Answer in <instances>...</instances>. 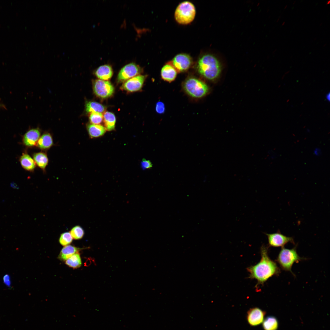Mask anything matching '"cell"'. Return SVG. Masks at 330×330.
<instances>
[{
	"label": "cell",
	"instance_id": "37",
	"mask_svg": "<svg viewBox=\"0 0 330 330\" xmlns=\"http://www.w3.org/2000/svg\"><path fill=\"white\" fill-rule=\"evenodd\" d=\"M285 22H283L282 23V26H284V24H285Z\"/></svg>",
	"mask_w": 330,
	"mask_h": 330
},
{
	"label": "cell",
	"instance_id": "12",
	"mask_svg": "<svg viewBox=\"0 0 330 330\" xmlns=\"http://www.w3.org/2000/svg\"><path fill=\"white\" fill-rule=\"evenodd\" d=\"M41 135V131L38 128L32 129L29 130L24 136L23 139L24 144L28 147H33L35 145Z\"/></svg>",
	"mask_w": 330,
	"mask_h": 330
},
{
	"label": "cell",
	"instance_id": "16",
	"mask_svg": "<svg viewBox=\"0 0 330 330\" xmlns=\"http://www.w3.org/2000/svg\"><path fill=\"white\" fill-rule=\"evenodd\" d=\"M113 72L111 66L105 64L99 67L96 70L95 74L101 80H107L110 79L113 75Z\"/></svg>",
	"mask_w": 330,
	"mask_h": 330
},
{
	"label": "cell",
	"instance_id": "14",
	"mask_svg": "<svg viewBox=\"0 0 330 330\" xmlns=\"http://www.w3.org/2000/svg\"><path fill=\"white\" fill-rule=\"evenodd\" d=\"M53 145V138L49 132L44 133L41 136L37 144V147L43 151L49 149Z\"/></svg>",
	"mask_w": 330,
	"mask_h": 330
},
{
	"label": "cell",
	"instance_id": "23",
	"mask_svg": "<svg viewBox=\"0 0 330 330\" xmlns=\"http://www.w3.org/2000/svg\"><path fill=\"white\" fill-rule=\"evenodd\" d=\"M65 264L73 269L80 267L82 262L79 253L77 252L72 255L66 260Z\"/></svg>",
	"mask_w": 330,
	"mask_h": 330
},
{
	"label": "cell",
	"instance_id": "8",
	"mask_svg": "<svg viewBox=\"0 0 330 330\" xmlns=\"http://www.w3.org/2000/svg\"><path fill=\"white\" fill-rule=\"evenodd\" d=\"M266 234L267 237L269 247L282 248L289 242L295 244L292 237L285 236L279 231L276 233H266Z\"/></svg>",
	"mask_w": 330,
	"mask_h": 330
},
{
	"label": "cell",
	"instance_id": "32",
	"mask_svg": "<svg viewBox=\"0 0 330 330\" xmlns=\"http://www.w3.org/2000/svg\"><path fill=\"white\" fill-rule=\"evenodd\" d=\"M11 186H12V188H14V189H15V188L17 189L18 188L17 186V185L15 184L14 183H13L11 184Z\"/></svg>",
	"mask_w": 330,
	"mask_h": 330
},
{
	"label": "cell",
	"instance_id": "2",
	"mask_svg": "<svg viewBox=\"0 0 330 330\" xmlns=\"http://www.w3.org/2000/svg\"><path fill=\"white\" fill-rule=\"evenodd\" d=\"M199 73L206 79L213 80L220 75L222 70L221 63L215 56L205 54L199 59L197 65Z\"/></svg>",
	"mask_w": 330,
	"mask_h": 330
},
{
	"label": "cell",
	"instance_id": "7",
	"mask_svg": "<svg viewBox=\"0 0 330 330\" xmlns=\"http://www.w3.org/2000/svg\"><path fill=\"white\" fill-rule=\"evenodd\" d=\"M142 72V68L135 63H129L124 66L120 70L117 76V81L119 82L125 81L139 75Z\"/></svg>",
	"mask_w": 330,
	"mask_h": 330
},
{
	"label": "cell",
	"instance_id": "28",
	"mask_svg": "<svg viewBox=\"0 0 330 330\" xmlns=\"http://www.w3.org/2000/svg\"><path fill=\"white\" fill-rule=\"evenodd\" d=\"M141 166L143 170L151 168L152 167L151 162L149 160L143 159L141 162Z\"/></svg>",
	"mask_w": 330,
	"mask_h": 330
},
{
	"label": "cell",
	"instance_id": "21",
	"mask_svg": "<svg viewBox=\"0 0 330 330\" xmlns=\"http://www.w3.org/2000/svg\"><path fill=\"white\" fill-rule=\"evenodd\" d=\"M20 162L22 167L28 171L33 170L36 167L34 160L28 154L23 155L20 157Z\"/></svg>",
	"mask_w": 330,
	"mask_h": 330
},
{
	"label": "cell",
	"instance_id": "17",
	"mask_svg": "<svg viewBox=\"0 0 330 330\" xmlns=\"http://www.w3.org/2000/svg\"><path fill=\"white\" fill-rule=\"evenodd\" d=\"M81 249L74 246L68 245L65 246L61 249L58 256L59 259L65 261L73 254L79 252Z\"/></svg>",
	"mask_w": 330,
	"mask_h": 330
},
{
	"label": "cell",
	"instance_id": "31",
	"mask_svg": "<svg viewBox=\"0 0 330 330\" xmlns=\"http://www.w3.org/2000/svg\"><path fill=\"white\" fill-rule=\"evenodd\" d=\"M326 98L327 100L328 101H330V92H329L326 95Z\"/></svg>",
	"mask_w": 330,
	"mask_h": 330
},
{
	"label": "cell",
	"instance_id": "9",
	"mask_svg": "<svg viewBox=\"0 0 330 330\" xmlns=\"http://www.w3.org/2000/svg\"><path fill=\"white\" fill-rule=\"evenodd\" d=\"M178 72L188 70L193 63L191 57L187 54L180 53L176 55L171 62Z\"/></svg>",
	"mask_w": 330,
	"mask_h": 330
},
{
	"label": "cell",
	"instance_id": "5",
	"mask_svg": "<svg viewBox=\"0 0 330 330\" xmlns=\"http://www.w3.org/2000/svg\"><path fill=\"white\" fill-rule=\"evenodd\" d=\"M196 13L195 8L193 4L189 1H185L180 3L177 7L174 17L178 23L187 24L193 20Z\"/></svg>",
	"mask_w": 330,
	"mask_h": 330
},
{
	"label": "cell",
	"instance_id": "19",
	"mask_svg": "<svg viewBox=\"0 0 330 330\" xmlns=\"http://www.w3.org/2000/svg\"><path fill=\"white\" fill-rule=\"evenodd\" d=\"M105 127L107 130L111 131L115 130L116 118L114 114L109 112H105L103 115Z\"/></svg>",
	"mask_w": 330,
	"mask_h": 330
},
{
	"label": "cell",
	"instance_id": "18",
	"mask_svg": "<svg viewBox=\"0 0 330 330\" xmlns=\"http://www.w3.org/2000/svg\"><path fill=\"white\" fill-rule=\"evenodd\" d=\"M33 158L37 166L45 171L49 162L47 154L43 152H37L34 154Z\"/></svg>",
	"mask_w": 330,
	"mask_h": 330
},
{
	"label": "cell",
	"instance_id": "20",
	"mask_svg": "<svg viewBox=\"0 0 330 330\" xmlns=\"http://www.w3.org/2000/svg\"><path fill=\"white\" fill-rule=\"evenodd\" d=\"M85 111L86 113L104 112L106 108L102 105L96 102L87 101L85 105Z\"/></svg>",
	"mask_w": 330,
	"mask_h": 330
},
{
	"label": "cell",
	"instance_id": "26",
	"mask_svg": "<svg viewBox=\"0 0 330 330\" xmlns=\"http://www.w3.org/2000/svg\"><path fill=\"white\" fill-rule=\"evenodd\" d=\"M89 119L90 123L99 124L102 123L103 119V116L101 113L91 112L90 113Z\"/></svg>",
	"mask_w": 330,
	"mask_h": 330
},
{
	"label": "cell",
	"instance_id": "41",
	"mask_svg": "<svg viewBox=\"0 0 330 330\" xmlns=\"http://www.w3.org/2000/svg\"><path fill=\"white\" fill-rule=\"evenodd\" d=\"M326 45V44H324V45H323V46L324 47Z\"/></svg>",
	"mask_w": 330,
	"mask_h": 330
},
{
	"label": "cell",
	"instance_id": "1",
	"mask_svg": "<svg viewBox=\"0 0 330 330\" xmlns=\"http://www.w3.org/2000/svg\"><path fill=\"white\" fill-rule=\"evenodd\" d=\"M269 246L262 245L260 249L261 259L257 264L248 267L249 278L257 281L256 287L263 285L273 276H278L280 270L277 263L270 259L268 255Z\"/></svg>",
	"mask_w": 330,
	"mask_h": 330
},
{
	"label": "cell",
	"instance_id": "30",
	"mask_svg": "<svg viewBox=\"0 0 330 330\" xmlns=\"http://www.w3.org/2000/svg\"><path fill=\"white\" fill-rule=\"evenodd\" d=\"M4 281L5 283L8 285H9L10 284L9 279V276L7 275H6L4 278Z\"/></svg>",
	"mask_w": 330,
	"mask_h": 330
},
{
	"label": "cell",
	"instance_id": "10",
	"mask_svg": "<svg viewBox=\"0 0 330 330\" xmlns=\"http://www.w3.org/2000/svg\"><path fill=\"white\" fill-rule=\"evenodd\" d=\"M146 78V76L139 75L126 81L121 86L122 89L130 92L138 91L141 89Z\"/></svg>",
	"mask_w": 330,
	"mask_h": 330
},
{
	"label": "cell",
	"instance_id": "39",
	"mask_svg": "<svg viewBox=\"0 0 330 330\" xmlns=\"http://www.w3.org/2000/svg\"><path fill=\"white\" fill-rule=\"evenodd\" d=\"M307 132H310V130H309V129H307Z\"/></svg>",
	"mask_w": 330,
	"mask_h": 330
},
{
	"label": "cell",
	"instance_id": "29",
	"mask_svg": "<svg viewBox=\"0 0 330 330\" xmlns=\"http://www.w3.org/2000/svg\"><path fill=\"white\" fill-rule=\"evenodd\" d=\"M321 150L318 147L315 148L313 151V154L316 156H320L321 154Z\"/></svg>",
	"mask_w": 330,
	"mask_h": 330
},
{
	"label": "cell",
	"instance_id": "6",
	"mask_svg": "<svg viewBox=\"0 0 330 330\" xmlns=\"http://www.w3.org/2000/svg\"><path fill=\"white\" fill-rule=\"evenodd\" d=\"M93 91L98 97L106 98L111 97L114 91L112 83L108 81L96 79L93 82Z\"/></svg>",
	"mask_w": 330,
	"mask_h": 330
},
{
	"label": "cell",
	"instance_id": "25",
	"mask_svg": "<svg viewBox=\"0 0 330 330\" xmlns=\"http://www.w3.org/2000/svg\"><path fill=\"white\" fill-rule=\"evenodd\" d=\"M73 238L70 232H66L62 233L59 238V242L63 246H66L70 244L72 242Z\"/></svg>",
	"mask_w": 330,
	"mask_h": 330
},
{
	"label": "cell",
	"instance_id": "33",
	"mask_svg": "<svg viewBox=\"0 0 330 330\" xmlns=\"http://www.w3.org/2000/svg\"><path fill=\"white\" fill-rule=\"evenodd\" d=\"M5 108V106L4 105H3L2 104H0V108Z\"/></svg>",
	"mask_w": 330,
	"mask_h": 330
},
{
	"label": "cell",
	"instance_id": "36",
	"mask_svg": "<svg viewBox=\"0 0 330 330\" xmlns=\"http://www.w3.org/2000/svg\"><path fill=\"white\" fill-rule=\"evenodd\" d=\"M277 49H275V50H274V51H273V53H274H274H275V52H276V51H277Z\"/></svg>",
	"mask_w": 330,
	"mask_h": 330
},
{
	"label": "cell",
	"instance_id": "43",
	"mask_svg": "<svg viewBox=\"0 0 330 330\" xmlns=\"http://www.w3.org/2000/svg\"><path fill=\"white\" fill-rule=\"evenodd\" d=\"M316 38H315L314 39V40H316Z\"/></svg>",
	"mask_w": 330,
	"mask_h": 330
},
{
	"label": "cell",
	"instance_id": "13",
	"mask_svg": "<svg viewBox=\"0 0 330 330\" xmlns=\"http://www.w3.org/2000/svg\"><path fill=\"white\" fill-rule=\"evenodd\" d=\"M178 72L171 62H168L162 68L161 72L162 79L164 80L170 82L175 79Z\"/></svg>",
	"mask_w": 330,
	"mask_h": 330
},
{
	"label": "cell",
	"instance_id": "40",
	"mask_svg": "<svg viewBox=\"0 0 330 330\" xmlns=\"http://www.w3.org/2000/svg\"><path fill=\"white\" fill-rule=\"evenodd\" d=\"M295 2H296V1H294V2H293V5H294V4H295Z\"/></svg>",
	"mask_w": 330,
	"mask_h": 330
},
{
	"label": "cell",
	"instance_id": "35",
	"mask_svg": "<svg viewBox=\"0 0 330 330\" xmlns=\"http://www.w3.org/2000/svg\"><path fill=\"white\" fill-rule=\"evenodd\" d=\"M280 16L277 19V22L278 21H279V20H280Z\"/></svg>",
	"mask_w": 330,
	"mask_h": 330
},
{
	"label": "cell",
	"instance_id": "24",
	"mask_svg": "<svg viewBox=\"0 0 330 330\" xmlns=\"http://www.w3.org/2000/svg\"><path fill=\"white\" fill-rule=\"evenodd\" d=\"M70 232L73 238L75 240L81 239L84 234V231L83 228L78 225L73 227Z\"/></svg>",
	"mask_w": 330,
	"mask_h": 330
},
{
	"label": "cell",
	"instance_id": "38",
	"mask_svg": "<svg viewBox=\"0 0 330 330\" xmlns=\"http://www.w3.org/2000/svg\"><path fill=\"white\" fill-rule=\"evenodd\" d=\"M287 6H288L287 5L285 6H284V9H285L286 8H287Z\"/></svg>",
	"mask_w": 330,
	"mask_h": 330
},
{
	"label": "cell",
	"instance_id": "11",
	"mask_svg": "<svg viewBox=\"0 0 330 330\" xmlns=\"http://www.w3.org/2000/svg\"><path fill=\"white\" fill-rule=\"evenodd\" d=\"M265 315V312L259 308L250 309L247 313L248 322L252 326L258 325L263 322Z\"/></svg>",
	"mask_w": 330,
	"mask_h": 330
},
{
	"label": "cell",
	"instance_id": "42",
	"mask_svg": "<svg viewBox=\"0 0 330 330\" xmlns=\"http://www.w3.org/2000/svg\"><path fill=\"white\" fill-rule=\"evenodd\" d=\"M322 23H321V24H320V26H321V25H322Z\"/></svg>",
	"mask_w": 330,
	"mask_h": 330
},
{
	"label": "cell",
	"instance_id": "4",
	"mask_svg": "<svg viewBox=\"0 0 330 330\" xmlns=\"http://www.w3.org/2000/svg\"><path fill=\"white\" fill-rule=\"evenodd\" d=\"M183 89L189 95L195 98H200L208 93L207 86L201 80L194 77L187 79L183 84Z\"/></svg>",
	"mask_w": 330,
	"mask_h": 330
},
{
	"label": "cell",
	"instance_id": "22",
	"mask_svg": "<svg viewBox=\"0 0 330 330\" xmlns=\"http://www.w3.org/2000/svg\"><path fill=\"white\" fill-rule=\"evenodd\" d=\"M277 319L273 316H268L263 322L262 326L265 330H276L278 327Z\"/></svg>",
	"mask_w": 330,
	"mask_h": 330
},
{
	"label": "cell",
	"instance_id": "15",
	"mask_svg": "<svg viewBox=\"0 0 330 330\" xmlns=\"http://www.w3.org/2000/svg\"><path fill=\"white\" fill-rule=\"evenodd\" d=\"M86 128L90 137L92 138L102 136L107 131L105 127L99 124L88 123L86 125Z\"/></svg>",
	"mask_w": 330,
	"mask_h": 330
},
{
	"label": "cell",
	"instance_id": "3",
	"mask_svg": "<svg viewBox=\"0 0 330 330\" xmlns=\"http://www.w3.org/2000/svg\"><path fill=\"white\" fill-rule=\"evenodd\" d=\"M296 248V246L291 249L282 248L276 260L282 270L290 272L293 275L292 271L293 264L305 259L299 255Z\"/></svg>",
	"mask_w": 330,
	"mask_h": 330
},
{
	"label": "cell",
	"instance_id": "27",
	"mask_svg": "<svg viewBox=\"0 0 330 330\" xmlns=\"http://www.w3.org/2000/svg\"><path fill=\"white\" fill-rule=\"evenodd\" d=\"M156 112L159 114L163 113L165 111V106L164 104L161 101L158 102L156 105Z\"/></svg>",
	"mask_w": 330,
	"mask_h": 330
},
{
	"label": "cell",
	"instance_id": "34",
	"mask_svg": "<svg viewBox=\"0 0 330 330\" xmlns=\"http://www.w3.org/2000/svg\"><path fill=\"white\" fill-rule=\"evenodd\" d=\"M330 3V0H328L327 1L326 3L327 5H329Z\"/></svg>",
	"mask_w": 330,
	"mask_h": 330
}]
</instances>
